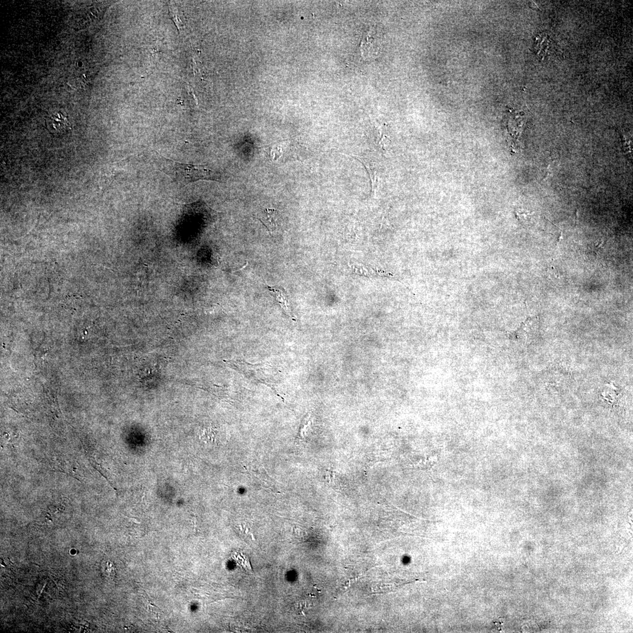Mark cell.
Here are the masks:
<instances>
[{"instance_id":"7a4b0ae2","label":"cell","mask_w":633,"mask_h":633,"mask_svg":"<svg viewBox=\"0 0 633 633\" xmlns=\"http://www.w3.org/2000/svg\"><path fill=\"white\" fill-rule=\"evenodd\" d=\"M46 124L49 131L55 135L64 134L72 128L68 116L61 112L49 115L46 118Z\"/></svg>"},{"instance_id":"277c9868","label":"cell","mask_w":633,"mask_h":633,"mask_svg":"<svg viewBox=\"0 0 633 633\" xmlns=\"http://www.w3.org/2000/svg\"><path fill=\"white\" fill-rule=\"evenodd\" d=\"M267 287H268L269 291L272 293L276 300L280 305L281 309L287 314V315H288L290 317L295 318V316L292 315L291 310L290 309L289 302L287 301L286 296L283 292L279 289L275 288L274 287L268 286Z\"/></svg>"},{"instance_id":"6da1fadb","label":"cell","mask_w":633,"mask_h":633,"mask_svg":"<svg viewBox=\"0 0 633 633\" xmlns=\"http://www.w3.org/2000/svg\"><path fill=\"white\" fill-rule=\"evenodd\" d=\"M153 161L158 169L166 174L174 181L183 185L198 181L212 180L220 182V174L203 165L180 163L161 156L158 153L154 156Z\"/></svg>"},{"instance_id":"5b68a950","label":"cell","mask_w":633,"mask_h":633,"mask_svg":"<svg viewBox=\"0 0 633 633\" xmlns=\"http://www.w3.org/2000/svg\"><path fill=\"white\" fill-rule=\"evenodd\" d=\"M169 14L171 17V19L173 20L174 23H175L177 27V28H178V30L179 31L180 29H181L182 27L183 24L181 21V20H180V19L178 17V11H177V8L173 6L170 7Z\"/></svg>"},{"instance_id":"8992f818","label":"cell","mask_w":633,"mask_h":633,"mask_svg":"<svg viewBox=\"0 0 633 633\" xmlns=\"http://www.w3.org/2000/svg\"><path fill=\"white\" fill-rule=\"evenodd\" d=\"M281 156V149H280V148L275 147L272 149L271 152V156H272V158L274 159V160H277V159L278 158H279Z\"/></svg>"},{"instance_id":"3957f363","label":"cell","mask_w":633,"mask_h":633,"mask_svg":"<svg viewBox=\"0 0 633 633\" xmlns=\"http://www.w3.org/2000/svg\"><path fill=\"white\" fill-rule=\"evenodd\" d=\"M265 212V216L259 219L271 233H274L277 230L278 212L272 209H266Z\"/></svg>"}]
</instances>
